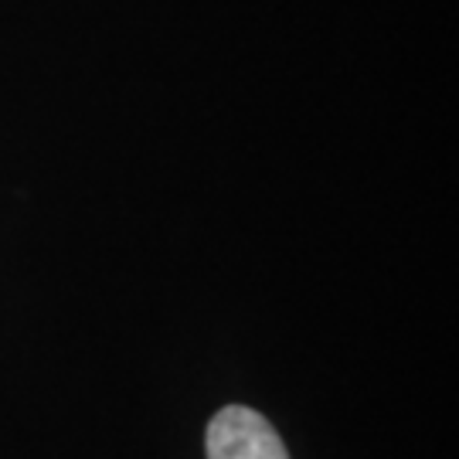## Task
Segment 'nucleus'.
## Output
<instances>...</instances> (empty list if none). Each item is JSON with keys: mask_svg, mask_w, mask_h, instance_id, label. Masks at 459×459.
Segmentation results:
<instances>
[{"mask_svg": "<svg viewBox=\"0 0 459 459\" xmlns=\"http://www.w3.org/2000/svg\"><path fill=\"white\" fill-rule=\"evenodd\" d=\"M208 459H290V453L259 411L229 405L208 426Z\"/></svg>", "mask_w": 459, "mask_h": 459, "instance_id": "f257e3e1", "label": "nucleus"}]
</instances>
